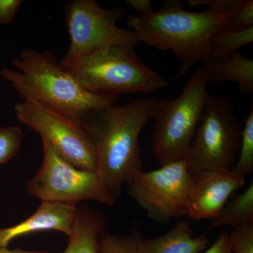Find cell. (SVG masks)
Returning a JSON list of instances; mask_svg holds the SVG:
<instances>
[{
    "mask_svg": "<svg viewBox=\"0 0 253 253\" xmlns=\"http://www.w3.org/2000/svg\"><path fill=\"white\" fill-rule=\"evenodd\" d=\"M156 98L94 111L83 121L97 154L98 174L116 198L133 174L142 169L139 136L154 116Z\"/></svg>",
    "mask_w": 253,
    "mask_h": 253,
    "instance_id": "6da1fadb",
    "label": "cell"
},
{
    "mask_svg": "<svg viewBox=\"0 0 253 253\" xmlns=\"http://www.w3.org/2000/svg\"><path fill=\"white\" fill-rule=\"evenodd\" d=\"M231 15L188 11L179 0H167L151 14L128 16L126 23L140 42L163 51H170L180 59L175 79L185 76L194 65H206L213 36L227 26Z\"/></svg>",
    "mask_w": 253,
    "mask_h": 253,
    "instance_id": "7a4b0ae2",
    "label": "cell"
},
{
    "mask_svg": "<svg viewBox=\"0 0 253 253\" xmlns=\"http://www.w3.org/2000/svg\"><path fill=\"white\" fill-rule=\"evenodd\" d=\"M11 63L16 70L3 68L0 75L11 83L22 99L36 100L80 119L117 101V96L96 94L84 89L61 67L51 51L26 48Z\"/></svg>",
    "mask_w": 253,
    "mask_h": 253,
    "instance_id": "3957f363",
    "label": "cell"
},
{
    "mask_svg": "<svg viewBox=\"0 0 253 253\" xmlns=\"http://www.w3.org/2000/svg\"><path fill=\"white\" fill-rule=\"evenodd\" d=\"M208 81V66L202 65L176 99L155 100L152 151L160 166L186 159L209 94Z\"/></svg>",
    "mask_w": 253,
    "mask_h": 253,
    "instance_id": "277c9868",
    "label": "cell"
},
{
    "mask_svg": "<svg viewBox=\"0 0 253 253\" xmlns=\"http://www.w3.org/2000/svg\"><path fill=\"white\" fill-rule=\"evenodd\" d=\"M134 49L106 48L67 71L86 90L104 96L148 94L168 86L169 81L143 63Z\"/></svg>",
    "mask_w": 253,
    "mask_h": 253,
    "instance_id": "5b68a950",
    "label": "cell"
},
{
    "mask_svg": "<svg viewBox=\"0 0 253 253\" xmlns=\"http://www.w3.org/2000/svg\"><path fill=\"white\" fill-rule=\"evenodd\" d=\"M70 46L59 65L68 71L88 56L114 46L135 48L140 43L131 30L118 26L124 10L107 9L94 0H72L64 7Z\"/></svg>",
    "mask_w": 253,
    "mask_h": 253,
    "instance_id": "8992f818",
    "label": "cell"
},
{
    "mask_svg": "<svg viewBox=\"0 0 253 253\" xmlns=\"http://www.w3.org/2000/svg\"><path fill=\"white\" fill-rule=\"evenodd\" d=\"M241 129L234 104L224 96L209 93L185 159L190 174L232 170L239 155Z\"/></svg>",
    "mask_w": 253,
    "mask_h": 253,
    "instance_id": "52a82bcc",
    "label": "cell"
},
{
    "mask_svg": "<svg viewBox=\"0 0 253 253\" xmlns=\"http://www.w3.org/2000/svg\"><path fill=\"white\" fill-rule=\"evenodd\" d=\"M16 119L39 134L65 160L84 170L97 172V154L83 119L72 117L32 99L14 106Z\"/></svg>",
    "mask_w": 253,
    "mask_h": 253,
    "instance_id": "ba28073f",
    "label": "cell"
},
{
    "mask_svg": "<svg viewBox=\"0 0 253 253\" xmlns=\"http://www.w3.org/2000/svg\"><path fill=\"white\" fill-rule=\"evenodd\" d=\"M43 160L36 175L26 182L28 192L41 201L77 206L83 201H96L106 206L117 198L105 185L97 172L84 170L61 157L45 141Z\"/></svg>",
    "mask_w": 253,
    "mask_h": 253,
    "instance_id": "9c48e42d",
    "label": "cell"
},
{
    "mask_svg": "<svg viewBox=\"0 0 253 253\" xmlns=\"http://www.w3.org/2000/svg\"><path fill=\"white\" fill-rule=\"evenodd\" d=\"M191 178L186 160L152 171H137L126 183L127 192L149 219L168 224L187 215Z\"/></svg>",
    "mask_w": 253,
    "mask_h": 253,
    "instance_id": "30bf717a",
    "label": "cell"
},
{
    "mask_svg": "<svg viewBox=\"0 0 253 253\" xmlns=\"http://www.w3.org/2000/svg\"><path fill=\"white\" fill-rule=\"evenodd\" d=\"M245 184L246 178L233 170L210 169L193 174L186 216L195 221L214 219Z\"/></svg>",
    "mask_w": 253,
    "mask_h": 253,
    "instance_id": "8fae6325",
    "label": "cell"
},
{
    "mask_svg": "<svg viewBox=\"0 0 253 253\" xmlns=\"http://www.w3.org/2000/svg\"><path fill=\"white\" fill-rule=\"evenodd\" d=\"M78 207L74 205L41 201L32 215L14 226L0 228V248L21 236L35 232L56 231L69 236L77 217Z\"/></svg>",
    "mask_w": 253,
    "mask_h": 253,
    "instance_id": "7c38bea8",
    "label": "cell"
},
{
    "mask_svg": "<svg viewBox=\"0 0 253 253\" xmlns=\"http://www.w3.org/2000/svg\"><path fill=\"white\" fill-rule=\"evenodd\" d=\"M106 227V219L99 211L85 204L78 207L72 233L62 253H99V237Z\"/></svg>",
    "mask_w": 253,
    "mask_h": 253,
    "instance_id": "4fadbf2b",
    "label": "cell"
},
{
    "mask_svg": "<svg viewBox=\"0 0 253 253\" xmlns=\"http://www.w3.org/2000/svg\"><path fill=\"white\" fill-rule=\"evenodd\" d=\"M208 242L206 234L195 236L189 221L182 220L162 236L143 240L141 253H201Z\"/></svg>",
    "mask_w": 253,
    "mask_h": 253,
    "instance_id": "5bb4252c",
    "label": "cell"
},
{
    "mask_svg": "<svg viewBox=\"0 0 253 253\" xmlns=\"http://www.w3.org/2000/svg\"><path fill=\"white\" fill-rule=\"evenodd\" d=\"M209 71V84L215 85L220 83L232 82L237 84L240 92L244 94L253 90V60L241 53H236L230 57L219 61H212L206 64Z\"/></svg>",
    "mask_w": 253,
    "mask_h": 253,
    "instance_id": "9a60e30c",
    "label": "cell"
},
{
    "mask_svg": "<svg viewBox=\"0 0 253 253\" xmlns=\"http://www.w3.org/2000/svg\"><path fill=\"white\" fill-rule=\"evenodd\" d=\"M251 224H253V182L226 203L217 217L212 219L208 230L224 226L235 229Z\"/></svg>",
    "mask_w": 253,
    "mask_h": 253,
    "instance_id": "2e32d148",
    "label": "cell"
},
{
    "mask_svg": "<svg viewBox=\"0 0 253 253\" xmlns=\"http://www.w3.org/2000/svg\"><path fill=\"white\" fill-rule=\"evenodd\" d=\"M253 42V26L241 31L221 30L213 36L211 41L209 63L228 59L241 47Z\"/></svg>",
    "mask_w": 253,
    "mask_h": 253,
    "instance_id": "e0dca14e",
    "label": "cell"
},
{
    "mask_svg": "<svg viewBox=\"0 0 253 253\" xmlns=\"http://www.w3.org/2000/svg\"><path fill=\"white\" fill-rule=\"evenodd\" d=\"M232 170L246 178L253 170V103L241 129V144L237 160Z\"/></svg>",
    "mask_w": 253,
    "mask_h": 253,
    "instance_id": "ac0fdd59",
    "label": "cell"
},
{
    "mask_svg": "<svg viewBox=\"0 0 253 253\" xmlns=\"http://www.w3.org/2000/svg\"><path fill=\"white\" fill-rule=\"evenodd\" d=\"M144 239L138 230L126 235L104 232L99 237V253H141Z\"/></svg>",
    "mask_w": 253,
    "mask_h": 253,
    "instance_id": "d6986e66",
    "label": "cell"
},
{
    "mask_svg": "<svg viewBox=\"0 0 253 253\" xmlns=\"http://www.w3.org/2000/svg\"><path fill=\"white\" fill-rule=\"evenodd\" d=\"M22 139L23 131L19 126L0 127V165L9 162L18 154Z\"/></svg>",
    "mask_w": 253,
    "mask_h": 253,
    "instance_id": "ffe728a7",
    "label": "cell"
},
{
    "mask_svg": "<svg viewBox=\"0 0 253 253\" xmlns=\"http://www.w3.org/2000/svg\"><path fill=\"white\" fill-rule=\"evenodd\" d=\"M229 239L232 253H253V224L235 228Z\"/></svg>",
    "mask_w": 253,
    "mask_h": 253,
    "instance_id": "44dd1931",
    "label": "cell"
},
{
    "mask_svg": "<svg viewBox=\"0 0 253 253\" xmlns=\"http://www.w3.org/2000/svg\"><path fill=\"white\" fill-rule=\"evenodd\" d=\"M253 26V1L244 0L236 12L231 15L227 26L224 28L227 31H241Z\"/></svg>",
    "mask_w": 253,
    "mask_h": 253,
    "instance_id": "7402d4cb",
    "label": "cell"
},
{
    "mask_svg": "<svg viewBox=\"0 0 253 253\" xmlns=\"http://www.w3.org/2000/svg\"><path fill=\"white\" fill-rule=\"evenodd\" d=\"M244 0H189L188 4L191 6L206 5L207 9L214 12L232 15L241 7Z\"/></svg>",
    "mask_w": 253,
    "mask_h": 253,
    "instance_id": "603a6c76",
    "label": "cell"
},
{
    "mask_svg": "<svg viewBox=\"0 0 253 253\" xmlns=\"http://www.w3.org/2000/svg\"><path fill=\"white\" fill-rule=\"evenodd\" d=\"M23 4V0H0V24L12 23Z\"/></svg>",
    "mask_w": 253,
    "mask_h": 253,
    "instance_id": "cb8c5ba5",
    "label": "cell"
},
{
    "mask_svg": "<svg viewBox=\"0 0 253 253\" xmlns=\"http://www.w3.org/2000/svg\"><path fill=\"white\" fill-rule=\"evenodd\" d=\"M201 253H232L229 233L221 234L211 248Z\"/></svg>",
    "mask_w": 253,
    "mask_h": 253,
    "instance_id": "d4e9b609",
    "label": "cell"
},
{
    "mask_svg": "<svg viewBox=\"0 0 253 253\" xmlns=\"http://www.w3.org/2000/svg\"><path fill=\"white\" fill-rule=\"evenodd\" d=\"M125 1L129 9L136 11L139 16L149 14L154 11L151 0H126Z\"/></svg>",
    "mask_w": 253,
    "mask_h": 253,
    "instance_id": "484cf974",
    "label": "cell"
},
{
    "mask_svg": "<svg viewBox=\"0 0 253 253\" xmlns=\"http://www.w3.org/2000/svg\"><path fill=\"white\" fill-rule=\"evenodd\" d=\"M0 253H49L46 251H26L17 248L14 250L8 249V248H0Z\"/></svg>",
    "mask_w": 253,
    "mask_h": 253,
    "instance_id": "4316f807",
    "label": "cell"
}]
</instances>
